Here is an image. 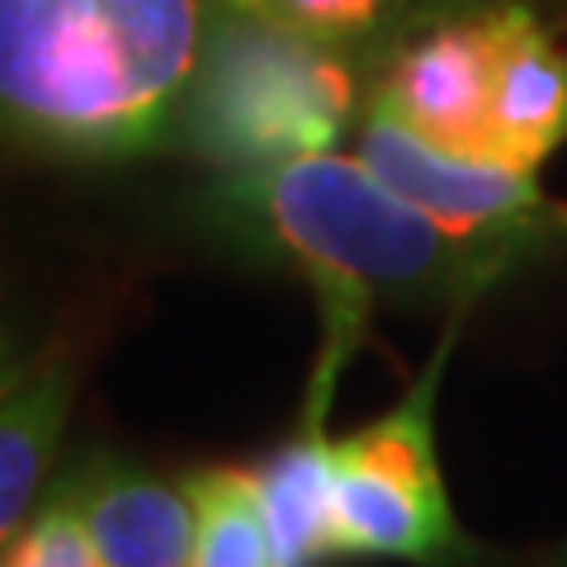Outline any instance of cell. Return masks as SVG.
Returning <instances> with one entry per match:
<instances>
[{
	"instance_id": "8fae6325",
	"label": "cell",
	"mask_w": 567,
	"mask_h": 567,
	"mask_svg": "<svg viewBox=\"0 0 567 567\" xmlns=\"http://www.w3.org/2000/svg\"><path fill=\"white\" fill-rule=\"evenodd\" d=\"M185 492L194 502L189 567H279L256 468H194Z\"/></svg>"
},
{
	"instance_id": "30bf717a",
	"label": "cell",
	"mask_w": 567,
	"mask_h": 567,
	"mask_svg": "<svg viewBox=\"0 0 567 567\" xmlns=\"http://www.w3.org/2000/svg\"><path fill=\"white\" fill-rule=\"evenodd\" d=\"M331 473L336 454L312 421L256 468L279 567H317L331 554Z\"/></svg>"
},
{
	"instance_id": "5bb4252c",
	"label": "cell",
	"mask_w": 567,
	"mask_h": 567,
	"mask_svg": "<svg viewBox=\"0 0 567 567\" xmlns=\"http://www.w3.org/2000/svg\"><path fill=\"white\" fill-rule=\"evenodd\" d=\"M33 360L39 354L29 350V341H24V331L10 322L6 312H0V393L14 383V379H24L29 369H33Z\"/></svg>"
},
{
	"instance_id": "52a82bcc",
	"label": "cell",
	"mask_w": 567,
	"mask_h": 567,
	"mask_svg": "<svg viewBox=\"0 0 567 567\" xmlns=\"http://www.w3.org/2000/svg\"><path fill=\"white\" fill-rule=\"evenodd\" d=\"M104 567H189L194 502L185 483H166L137 458L110 450L81 454L62 468Z\"/></svg>"
},
{
	"instance_id": "9c48e42d",
	"label": "cell",
	"mask_w": 567,
	"mask_h": 567,
	"mask_svg": "<svg viewBox=\"0 0 567 567\" xmlns=\"http://www.w3.org/2000/svg\"><path fill=\"white\" fill-rule=\"evenodd\" d=\"M76 406V364L39 354L24 379L0 393V548L33 516L58 473V450Z\"/></svg>"
},
{
	"instance_id": "9a60e30c",
	"label": "cell",
	"mask_w": 567,
	"mask_h": 567,
	"mask_svg": "<svg viewBox=\"0 0 567 567\" xmlns=\"http://www.w3.org/2000/svg\"><path fill=\"white\" fill-rule=\"evenodd\" d=\"M563 567H567V558H563Z\"/></svg>"
},
{
	"instance_id": "6da1fadb",
	"label": "cell",
	"mask_w": 567,
	"mask_h": 567,
	"mask_svg": "<svg viewBox=\"0 0 567 567\" xmlns=\"http://www.w3.org/2000/svg\"><path fill=\"white\" fill-rule=\"evenodd\" d=\"M208 0H0V142L128 162L181 142Z\"/></svg>"
},
{
	"instance_id": "5b68a950",
	"label": "cell",
	"mask_w": 567,
	"mask_h": 567,
	"mask_svg": "<svg viewBox=\"0 0 567 567\" xmlns=\"http://www.w3.org/2000/svg\"><path fill=\"white\" fill-rule=\"evenodd\" d=\"M360 156L402 199H412L421 213H431L454 241L473 246L477 256H487L496 265H506V256L535 227H548L558 218L535 189V171L431 147L425 137H416L406 123H398L383 110H369Z\"/></svg>"
},
{
	"instance_id": "7c38bea8",
	"label": "cell",
	"mask_w": 567,
	"mask_h": 567,
	"mask_svg": "<svg viewBox=\"0 0 567 567\" xmlns=\"http://www.w3.org/2000/svg\"><path fill=\"white\" fill-rule=\"evenodd\" d=\"M0 567H104L62 473H52L43 502L20 525V535L0 548Z\"/></svg>"
},
{
	"instance_id": "277c9868",
	"label": "cell",
	"mask_w": 567,
	"mask_h": 567,
	"mask_svg": "<svg viewBox=\"0 0 567 567\" xmlns=\"http://www.w3.org/2000/svg\"><path fill=\"white\" fill-rule=\"evenodd\" d=\"M450 350V346H445ZM445 350L393 412L331 445V554L450 567L473 554L435 454V388Z\"/></svg>"
},
{
	"instance_id": "3957f363",
	"label": "cell",
	"mask_w": 567,
	"mask_h": 567,
	"mask_svg": "<svg viewBox=\"0 0 567 567\" xmlns=\"http://www.w3.org/2000/svg\"><path fill=\"white\" fill-rule=\"evenodd\" d=\"M327 48L308 33L218 6L181 142L227 171H265L331 152L350 118L354 81Z\"/></svg>"
},
{
	"instance_id": "8992f818",
	"label": "cell",
	"mask_w": 567,
	"mask_h": 567,
	"mask_svg": "<svg viewBox=\"0 0 567 567\" xmlns=\"http://www.w3.org/2000/svg\"><path fill=\"white\" fill-rule=\"evenodd\" d=\"M496 81V14L431 29L383 76L374 110L393 114L431 147L487 162V114Z\"/></svg>"
},
{
	"instance_id": "ba28073f",
	"label": "cell",
	"mask_w": 567,
	"mask_h": 567,
	"mask_svg": "<svg viewBox=\"0 0 567 567\" xmlns=\"http://www.w3.org/2000/svg\"><path fill=\"white\" fill-rule=\"evenodd\" d=\"M496 14V81L487 114V162L535 171L567 137V52L529 10Z\"/></svg>"
},
{
	"instance_id": "7a4b0ae2",
	"label": "cell",
	"mask_w": 567,
	"mask_h": 567,
	"mask_svg": "<svg viewBox=\"0 0 567 567\" xmlns=\"http://www.w3.org/2000/svg\"><path fill=\"white\" fill-rule=\"evenodd\" d=\"M218 208L289 256L322 298V354L312 369L303 421L322 425L336 374L364 336L374 298L473 293L502 270L454 241L431 213L350 156L312 152L265 171H237Z\"/></svg>"
},
{
	"instance_id": "4fadbf2b",
	"label": "cell",
	"mask_w": 567,
	"mask_h": 567,
	"mask_svg": "<svg viewBox=\"0 0 567 567\" xmlns=\"http://www.w3.org/2000/svg\"><path fill=\"white\" fill-rule=\"evenodd\" d=\"M213 6L256 14V20H270L279 29L308 33L317 43H341V39L374 29L402 0H213Z\"/></svg>"
}]
</instances>
